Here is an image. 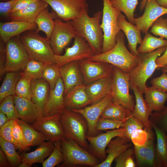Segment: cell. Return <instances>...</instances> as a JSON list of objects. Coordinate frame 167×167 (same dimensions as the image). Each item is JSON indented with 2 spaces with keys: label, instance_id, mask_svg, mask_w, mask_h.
<instances>
[{
  "label": "cell",
  "instance_id": "1",
  "mask_svg": "<svg viewBox=\"0 0 167 167\" xmlns=\"http://www.w3.org/2000/svg\"><path fill=\"white\" fill-rule=\"evenodd\" d=\"M88 11H84L77 18L71 20L77 35L84 38L89 44L95 55L101 53L103 34L101 27L102 12L99 11L92 17Z\"/></svg>",
  "mask_w": 167,
  "mask_h": 167
},
{
  "label": "cell",
  "instance_id": "2",
  "mask_svg": "<svg viewBox=\"0 0 167 167\" xmlns=\"http://www.w3.org/2000/svg\"><path fill=\"white\" fill-rule=\"evenodd\" d=\"M89 60L106 62L125 73H129L139 63V57L133 55L127 48L125 43L124 33L120 30L116 37V44L109 50L96 54Z\"/></svg>",
  "mask_w": 167,
  "mask_h": 167
},
{
  "label": "cell",
  "instance_id": "3",
  "mask_svg": "<svg viewBox=\"0 0 167 167\" xmlns=\"http://www.w3.org/2000/svg\"><path fill=\"white\" fill-rule=\"evenodd\" d=\"M167 47H162L151 52L139 54L138 64L129 73L131 89L136 88L144 94L147 86L146 84L147 80L158 69L156 59L163 54Z\"/></svg>",
  "mask_w": 167,
  "mask_h": 167
},
{
  "label": "cell",
  "instance_id": "4",
  "mask_svg": "<svg viewBox=\"0 0 167 167\" xmlns=\"http://www.w3.org/2000/svg\"><path fill=\"white\" fill-rule=\"evenodd\" d=\"M36 30H28L19 36L20 40L30 58L45 64H56V61L49 40L38 34Z\"/></svg>",
  "mask_w": 167,
  "mask_h": 167
},
{
  "label": "cell",
  "instance_id": "5",
  "mask_svg": "<svg viewBox=\"0 0 167 167\" xmlns=\"http://www.w3.org/2000/svg\"><path fill=\"white\" fill-rule=\"evenodd\" d=\"M60 120L66 137L87 149L88 147L86 133L88 126L84 117L79 113L64 108L60 114Z\"/></svg>",
  "mask_w": 167,
  "mask_h": 167
},
{
  "label": "cell",
  "instance_id": "6",
  "mask_svg": "<svg viewBox=\"0 0 167 167\" xmlns=\"http://www.w3.org/2000/svg\"><path fill=\"white\" fill-rule=\"evenodd\" d=\"M103 8L101 27L103 34L101 53L112 49L116 44V37L120 31L118 19L121 12L113 6L110 0H102Z\"/></svg>",
  "mask_w": 167,
  "mask_h": 167
},
{
  "label": "cell",
  "instance_id": "7",
  "mask_svg": "<svg viewBox=\"0 0 167 167\" xmlns=\"http://www.w3.org/2000/svg\"><path fill=\"white\" fill-rule=\"evenodd\" d=\"M61 148L64 156L61 166L80 165L95 167L100 163L95 156L72 139H66L61 141Z\"/></svg>",
  "mask_w": 167,
  "mask_h": 167
},
{
  "label": "cell",
  "instance_id": "8",
  "mask_svg": "<svg viewBox=\"0 0 167 167\" xmlns=\"http://www.w3.org/2000/svg\"><path fill=\"white\" fill-rule=\"evenodd\" d=\"M130 88L129 73L124 72L114 67L110 93L112 102L127 108L132 112L135 108V101L129 92Z\"/></svg>",
  "mask_w": 167,
  "mask_h": 167
},
{
  "label": "cell",
  "instance_id": "9",
  "mask_svg": "<svg viewBox=\"0 0 167 167\" xmlns=\"http://www.w3.org/2000/svg\"><path fill=\"white\" fill-rule=\"evenodd\" d=\"M6 44L5 73L23 71L30 58L19 36L11 38Z\"/></svg>",
  "mask_w": 167,
  "mask_h": 167
},
{
  "label": "cell",
  "instance_id": "10",
  "mask_svg": "<svg viewBox=\"0 0 167 167\" xmlns=\"http://www.w3.org/2000/svg\"><path fill=\"white\" fill-rule=\"evenodd\" d=\"M49 40L50 46L55 55H61L66 47L77 34L71 21H64L57 17Z\"/></svg>",
  "mask_w": 167,
  "mask_h": 167
},
{
  "label": "cell",
  "instance_id": "11",
  "mask_svg": "<svg viewBox=\"0 0 167 167\" xmlns=\"http://www.w3.org/2000/svg\"><path fill=\"white\" fill-rule=\"evenodd\" d=\"M52 8L58 17L64 21L72 20L88 11L87 0H43Z\"/></svg>",
  "mask_w": 167,
  "mask_h": 167
},
{
  "label": "cell",
  "instance_id": "12",
  "mask_svg": "<svg viewBox=\"0 0 167 167\" xmlns=\"http://www.w3.org/2000/svg\"><path fill=\"white\" fill-rule=\"evenodd\" d=\"M74 39L73 45L71 47L66 48L63 54H55L56 65L58 67L71 62L89 58L95 55L91 46L84 38L76 35Z\"/></svg>",
  "mask_w": 167,
  "mask_h": 167
},
{
  "label": "cell",
  "instance_id": "13",
  "mask_svg": "<svg viewBox=\"0 0 167 167\" xmlns=\"http://www.w3.org/2000/svg\"><path fill=\"white\" fill-rule=\"evenodd\" d=\"M60 114L43 116L30 125L44 134L47 140L54 142L64 140L67 138L60 120Z\"/></svg>",
  "mask_w": 167,
  "mask_h": 167
},
{
  "label": "cell",
  "instance_id": "14",
  "mask_svg": "<svg viewBox=\"0 0 167 167\" xmlns=\"http://www.w3.org/2000/svg\"><path fill=\"white\" fill-rule=\"evenodd\" d=\"M78 63L84 81L88 84L111 75L114 68L111 64L88 58L78 61Z\"/></svg>",
  "mask_w": 167,
  "mask_h": 167
},
{
  "label": "cell",
  "instance_id": "15",
  "mask_svg": "<svg viewBox=\"0 0 167 167\" xmlns=\"http://www.w3.org/2000/svg\"><path fill=\"white\" fill-rule=\"evenodd\" d=\"M112 102V97L111 94H109L91 105L72 110L81 115L86 120L88 126L87 135H95L97 132L96 130V123L105 109Z\"/></svg>",
  "mask_w": 167,
  "mask_h": 167
},
{
  "label": "cell",
  "instance_id": "16",
  "mask_svg": "<svg viewBox=\"0 0 167 167\" xmlns=\"http://www.w3.org/2000/svg\"><path fill=\"white\" fill-rule=\"evenodd\" d=\"M166 14H167V8L159 5L156 0H148L143 14L135 18V25L141 32L145 34L159 18Z\"/></svg>",
  "mask_w": 167,
  "mask_h": 167
},
{
  "label": "cell",
  "instance_id": "17",
  "mask_svg": "<svg viewBox=\"0 0 167 167\" xmlns=\"http://www.w3.org/2000/svg\"><path fill=\"white\" fill-rule=\"evenodd\" d=\"M124 131V128L120 127L108 131L97 136L87 135V139L89 143L90 149L93 155L104 160L106 157V148L108 144L115 137L122 136Z\"/></svg>",
  "mask_w": 167,
  "mask_h": 167
},
{
  "label": "cell",
  "instance_id": "18",
  "mask_svg": "<svg viewBox=\"0 0 167 167\" xmlns=\"http://www.w3.org/2000/svg\"><path fill=\"white\" fill-rule=\"evenodd\" d=\"M64 86L61 77L52 89H50L49 96L44 107L43 116L60 114L65 108Z\"/></svg>",
  "mask_w": 167,
  "mask_h": 167
},
{
  "label": "cell",
  "instance_id": "19",
  "mask_svg": "<svg viewBox=\"0 0 167 167\" xmlns=\"http://www.w3.org/2000/svg\"><path fill=\"white\" fill-rule=\"evenodd\" d=\"M126 17L121 12L120 13L118 19V26L127 38L130 52L134 55L138 56L139 54L137 50V45H140L143 41L141 31L135 25L127 21Z\"/></svg>",
  "mask_w": 167,
  "mask_h": 167
},
{
  "label": "cell",
  "instance_id": "20",
  "mask_svg": "<svg viewBox=\"0 0 167 167\" xmlns=\"http://www.w3.org/2000/svg\"><path fill=\"white\" fill-rule=\"evenodd\" d=\"M35 22L11 20L0 23V36L1 41L6 44L11 38L19 36L28 30H36Z\"/></svg>",
  "mask_w": 167,
  "mask_h": 167
},
{
  "label": "cell",
  "instance_id": "21",
  "mask_svg": "<svg viewBox=\"0 0 167 167\" xmlns=\"http://www.w3.org/2000/svg\"><path fill=\"white\" fill-rule=\"evenodd\" d=\"M134 149L136 166L156 167L155 145L153 138L149 139L143 144L134 145Z\"/></svg>",
  "mask_w": 167,
  "mask_h": 167
},
{
  "label": "cell",
  "instance_id": "22",
  "mask_svg": "<svg viewBox=\"0 0 167 167\" xmlns=\"http://www.w3.org/2000/svg\"><path fill=\"white\" fill-rule=\"evenodd\" d=\"M59 71L64 86V95L74 87L83 84L84 79L78 61L68 62L59 68Z\"/></svg>",
  "mask_w": 167,
  "mask_h": 167
},
{
  "label": "cell",
  "instance_id": "23",
  "mask_svg": "<svg viewBox=\"0 0 167 167\" xmlns=\"http://www.w3.org/2000/svg\"><path fill=\"white\" fill-rule=\"evenodd\" d=\"M64 99L65 108L71 110L83 108L92 103L84 84L71 89L65 94Z\"/></svg>",
  "mask_w": 167,
  "mask_h": 167
},
{
  "label": "cell",
  "instance_id": "24",
  "mask_svg": "<svg viewBox=\"0 0 167 167\" xmlns=\"http://www.w3.org/2000/svg\"><path fill=\"white\" fill-rule=\"evenodd\" d=\"M14 99L19 119L32 124L39 118L38 109L31 100L16 95Z\"/></svg>",
  "mask_w": 167,
  "mask_h": 167
},
{
  "label": "cell",
  "instance_id": "25",
  "mask_svg": "<svg viewBox=\"0 0 167 167\" xmlns=\"http://www.w3.org/2000/svg\"><path fill=\"white\" fill-rule=\"evenodd\" d=\"M131 141L122 136H118L113 139L107 146L105 152L108 155L106 158L95 167H111L113 161L119 155L131 146Z\"/></svg>",
  "mask_w": 167,
  "mask_h": 167
},
{
  "label": "cell",
  "instance_id": "26",
  "mask_svg": "<svg viewBox=\"0 0 167 167\" xmlns=\"http://www.w3.org/2000/svg\"><path fill=\"white\" fill-rule=\"evenodd\" d=\"M50 91L49 84L42 78L32 80L31 100L38 109L39 118L43 117V109L48 99Z\"/></svg>",
  "mask_w": 167,
  "mask_h": 167
},
{
  "label": "cell",
  "instance_id": "27",
  "mask_svg": "<svg viewBox=\"0 0 167 167\" xmlns=\"http://www.w3.org/2000/svg\"><path fill=\"white\" fill-rule=\"evenodd\" d=\"M112 76V75L86 85V91L92 103L99 101L108 95L110 94Z\"/></svg>",
  "mask_w": 167,
  "mask_h": 167
},
{
  "label": "cell",
  "instance_id": "28",
  "mask_svg": "<svg viewBox=\"0 0 167 167\" xmlns=\"http://www.w3.org/2000/svg\"><path fill=\"white\" fill-rule=\"evenodd\" d=\"M135 95V104L132 115L139 120L144 126V129L152 133V128L150 123L149 118L152 113L145 100L143 94L138 89L134 88L131 89Z\"/></svg>",
  "mask_w": 167,
  "mask_h": 167
},
{
  "label": "cell",
  "instance_id": "29",
  "mask_svg": "<svg viewBox=\"0 0 167 167\" xmlns=\"http://www.w3.org/2000/svg\"><path fill=\"white\" fill-rule=\"evenodd\" d=\"M48 5L44 0H39L22 10L11 13L8 17L11 20L34 22L40 12Z\"/></svg>",
  "mask_w": 167,
  "mask_h": 167
},
{
  "label": "cell",
  "instance_id": "30",
  "mask_svg": "<svg viewBox=\"0 0 167 167\" xmlns=\"http://www.w3.org/2000/svg\"><path fill=\"white\" fill-rule=\"evenodd\" d=\"M150 123L156 137L155 145L156 167H167V135L156 124L151 121Z\"/></svg>",
  "mask_w": 167,
  "mask_h": 167
},
{
  "label": "cell",
  "instance_id": "31",
  "mask_svg": "<svg viewBox=\"0 0 167 167\" xmlns=\"http://www.w3.org/2000/svg\"><path fill=\"white\" fill-rule=\"evenodd\" d=\"M54 147V142L50 140L44 142L35 150L23 153L21 156V162L31 165L38 163H42L45 159L50 155Z\"/></svg>",
  "mask_w": 167,
  "mask_h": 167
},
{
  "label": "cell",
  "instance_id": "32",
  "mask_svg": "<svg viewBox=\"0 0 167 167\" xmlns=\"http://www.w3.org/2000/svg\"><path fill=\"white\" fill-rule=\"evenodd\" d=\"M144 94L145 100L151 112L161 110L167 101V93L152 86H147Z\"/></svg>",
  "mask_w": 167,
  "mask_h": 167
},
{
  "label": "cell",
  "instance_id": "33",
  "mask_svg": "<svg viewBox=\"0 0 167 167\" xmlns=\"http://www.w3.org/2000/svg\"><path fill=\"white\" fill-rule=\"evenodd\" d=\"M57 17L54 11L50 12L47 8L43 10L34 21L37 26L36 32H44L46 35V38L49 40L55 25L54 19Z\"/></svg>",
  "mask_w": 167,
  "mask_h": 167
},
{
  "label": "cell",
  "instance_id": "34",
  "mask_svg": "<svg viewBox=\"0 0 167 167\" xmlns=\"http://www.w3.org/2000/svg\"><path fill=\"white\" fill-rule=\"evenodd\" d=\"M22 130L24 138L28 147L39 146L47 140L46 137L41 132L32 127L30 124L21 120H16Z\"/></svg>",
  "mask_w": 167,
  "mask_h": 167
},
{
  "label": "cell",
  "instance_id": "35",
  "mask_svg": "<svg viewBox=\"0 0 167 167\" xmlns=\"http://www.w3.org/2000/svg\"><path fill=\"white\" fill-rule=\"evenodd\" d=\"M132 116V112L129 109L112 102L105 109L101 117L124 122Z\"/></svg>",
  "mask_w": 167,
  "mask_h": 167
},
{
  "label": "cell",
  "instance_id": "36",
  "mask_svg": "<svg viewBox=\"0 0 167 167\" xmlns=\"http://www.w3.org/2000/svg\"><path fill=\"white\" fill-rule=\"evenodd\" d=\"M20 76L19 71L6 72L0 88V102L6 97L15 95L16 85Z\"/></svg>",
  "mask_w": 167,
  "mask_h": 167
},
{
  "label": "cell",
  "instance_id": "37",
  "mask_svg": "<svg viewBox=\"0 0 167 167\" xmlns=\"http://www.w3.org/2000/svg\"><path fill=\"white\" fill-rule=\"evenodd\" d=\"M165 46H167V40L154 36L148 32L145 34L142 42L137 49V50L139 54L147 53Z\"/></svg>",
  "mask_w": 167,
  "mask_h": 167
},
{
  "label": "cell",
  "instance_id": "38",
  "mask_svg": "<svg viewBox=\"0 0 167 167\" xmlns=\"http://www.w3.org/2000/svg\"><path fill=\"white\" fill-rule=\"evenodd\" d=\"M114 7L123 13L128 21L135 25L134 12L138 3V0H110Z\"/></svg>",
  "mask_w": 167,
  "mask_h": 167
},
{
  "label": "cell",
  "instance_id": "39",
  "mask_svg": "<svg viewBox=\"0 0 167 167\" xmlns=\"http://www.w3.org/2000/svg\"><path fill=\"white\" fill-rule=\"evenodd\" d=\"M0 146L11 166L18 167L21 162V158L15 150V145L0 137Z\"/></svg>",
  "mask_w": 167,
  "mask_h": 167
},
{
  "label": "cell",
  "instance_id": "40",
  "mask_svg": "<svg viewBox=\"0 0 167 167\" xmlns=\"http://www.w3.org/2000/svg\"><path fill=\"white\" fill-rule=\"evenodd\" d=\"M32 79L23 72L18 81L15 89V94L17 96L31 100Z\"/></svg>",
  "mask_w": 167,
  "mask_h": 167
},
{
  "label": "cell",
  "instance_id": "41",
  "mask_svg": "<svg viewBox=\"0 0 167 167\" xmlns=\"http://www.w3.org/2000/svg\"><path fill=\"white\" fill-rule=\"evenodd\" d=\"M46 64L42 62L30 59L23 72L32 80L41 78Z\"/></svg>",
  "mask_w": 167,
  "mask_h": 167
},
{
  "label": "cell",
  "instance_id": "42",
  "mask_svg": "<svg viewBox=\"0 0 167 167\" xmlns=\"http://www.w3.org/2000/svg\"><path fill=\"white\" fill-rule=\"evenodd\" d=\"M60 77L59 68L56 64L45 65L42 72V78L49 84L50 89L54 88Z\"/></svg>",
  "mask_w": 167,
  "mask_h": 167
},
{
  "label": "cell",
  "instance_id": "43",
  "mask_svg": "<svg viewBox=\"0 0 167 167\" xmlns=\"http://www.w3.org/2000/svg\"><path fill=\"white\" fill-rule=\"evenodd\" d=\"M54 149L49 156L42 163L43 167H54L62 162L64 156L61 148V141L54 142Z\"/></svg>",
  "mask_w": 167,
  "mask_h": 167
},
{
  "label": "cell",
  "instance_id": "44",
  "mask_svg": "<svg viewBox=\"0 0 167 167\" xmlns=\"http://www.w3.org/2000/svg\"><path fill=\"white\" fill-rule=\"evenodd\" d=\"M0 111L6 116L9 120L19 119L15 105L14 96L6 97L0 102Z\"/></svg>",
  "mask_w": 167,
  "mask_h": 167
},
{
  "label": "cell",
  "instance_id": "45",
  "mask_svg": "<svg viewBox=\"0 0 167 167\" xmlns=\"http://www.w3.org/2000/svg\"><path fill=\"white\" fill-rule=\"evenodd\" d=\"M121 127L125 129L122 137L131 141L132 133L136 130L144 128V126L141 121L132 115L122 123Z\"/></svg>",
  "mask_w": 167,
  "mask_h": 167
},
{
  "label": "cell",
  "instance_id": "46",
  "mask_svg": "<svg viewBox=\"0 0 167 167\" xmlns=\"http://www.w3.org/2000/svg\"><path fill=\"white\" fill-rule=\"evenodd\" d=\"M134 153V149L131 147L128 148L115 159L116 167H135V163L132 156Z\"/></svg>",
  "mask_w": 167,
  "mask_h": 167
},
{
  "label": "cell",
  "instance_id": "47",
  "mask_svg": "<svg viewBox=\"0 0 167 167\" xmlns=\"http://www.w3.org/2000/svg\"><path fill=\"white\" fill-rule=\"evenodd\" d=\"M149 120L163 130L167 135V106H165L160 111L152 112Z\"/></svg>",
  "mask_w": 167,
  "mask_h": 167
},
{
  "label": "cell",
  "instance_id": "48",
  "mask_svg": "<svg viewBox=\"0 0 167 167\" xmlns=\"http://www.w3.org/2000/svg\"><path fill=\"white\" fill-rule=\"evenodd\" d=\"M13 138L16 144V148L23 151L28 147L26 143L22 129L17 120H15L12 129Z\"/></svg>",
  "mask_w": 167,
  "mask_h": 167
},
{
  "label": "cell",
  "instance_id": "49",
  "mask_svg": "<svg viewBox=\"0 0 167 167\" xmlns=\"http://www.w3.org/2000/svg\"><path fill=\"white\" fill-rule=\"evenodd\" d=\"M150 32L167 40V19L159 18L152 26Z\"/></svg>",
  "mask_w": 167,
  "mask_h": 167
},
{
  "label": "cell",
  "instance_id": "50",
  "mask_svg": "<svg viewBox=\"0 0 167 167\" xmlns=\"http://www.w3.org/2000/svg\"><path fill=\"white\" fill-rule=\"evenodd\" d=\"M123 122L101 117L96 126V130L98 131L114 130L121 127Z\"/></svg>",
  "mask_w": 167,
  "mask_h": 167
},
{
  "label": "cell",
  "instance_id": "51",
  "mask_svg": "<svg viewBox=\"0 0 167 167\" xmlns=\"http://www.w3.org/2000/svg\"><path fill=\"white\" fill-rule=\"evenodd\" d=\"M152 138H153V134L143 128L135 131L131 135V140L134 145H141Z\"/></svg>",
  "mask_w": 167,
  "mask_h": 167
},
{
  "label": "cell",
  "instance_id": "52",
  "mask_svg": "<svg viewBox=\"0 0 167 167\" xmlns=\"http://www.w3.org/2000/svg\"><path fill=\"white\" fill-rule=\"evenodd\" d=\"M15 120L9 121L0 128V137L5 140L14 144L16 148V144L12 138L11 132Z\"/></svg>",
  "mask_w": 167,
  "mask_h": 167
},
{
  "label": "cell",
  "instance_id": "53",
  "mask_svg": "<svg viewBox=\"0 0 167 167\" xmlns=\"http://www.w3.org/2000/svg\"><path fill=\"white\" fill-rule=\"evenodd\" d=\"M152 86L167 93V74L163 72L160 76L153 78L151 81Z\"/></svg>",
  "mask_w": 167,
  "mask_h": 167
},
{
  "label": "cell",
  "instance_id": "54",
  "mask_svg": "<svg viewBox=\"0 0 167 167\" xmlns=\"http://www.w3.org/2000/svg\"><path fill=\"white\" fill-rule=\"evenodd\" d=\"M19 0H9L0 2V13L2 16L9 17L15 4Z\"/></svg>",
  "mask_w": 167,
  "mask_h": 167
},
{
  "label": "cell",
  "instance_id": "55",
  "mask_svg": "<svg viewBox=\"0 0 167 167\" xmlns=\"http://www.w3.org/2000/svg\"><path fill=\"white\" fill-rule=\"evenodd\" d=\"M38 0H19L12 8L11 13L22 10Z\"/></svg>",
  "mask_w": 167,
  "mask_h": 167
},
{
  "label": "cell",
  "instance_id": "56",
  "mask_svg": "<svg viewBox=\"0 0 167 167\" xmlns=\"http://www.w3.org/2000/svg\"><path fill=\"white\" fill-rule=\"evenodd\" d=\"M156 62L158 66L157 69L167 65V47L163 54L157 58Z\"/></svg>",
  "mask_w": 167,
  "mask_h": 167
},
{
  "label": "cell",
  "instance_id": "57",
  "mask_svg": "<svg viewBox=\"0 0 167 167\" xmlns=\"http://www.w3.org/2000/svg\"><path fill=\"white\" fill-rule=\"evenodd\" d=\"M0 167H11L6 156L1 148H0Z\"/></svg>",
  "mask_w": 167,
  "mask_h": 167
},
{
  "label": "cell",
  "instance_id": "58",
  "mask_svg": "<svg viewBox=\"0 0 167 167\" xmlns=\"http://www.w3.org/2000/svg\"><path fill=\"white\" fill-rule=\"evenodd\" d=\"M9 121L6 116L2 112L0 111V128Z\"/></svg>",
  "mask_w": 167,
  "mask_h": 167
},
{
  "label": "cell",
  "instance_id": "59",
  "mask_svg": "<svg viewBox=\"0 0 167 167\" xmlns=\"http://www.w3.org/2000/svg\"><path fill=\"white\" fill-rule=\"evenodd\" d=\"M160 6L167 8V0H156Z\"/></svg>",
  "mask_w": 167,
  "mask_h": 167
},
{
  "label": "cell",
  "instance_id": "60",
  "mask_svg": "<svg viewBox=\"0 0 167 167\" xmlns=\"http://www.w3.org/2000/svg\"><path fill=\"white\" fill-rule=\"evenodd\" d=\"M148 0H142L140 3V9L141 11H142L144 8L146 2Z\"/></svg>",
  "mask_w": 167,
  "mask_h": 167
},
{
  "label": "cell",
  "instance_id": "61",
  "mask_svg": "<svg viewBox=\"0 0 167 167\" xmlns=\"http://www.w3.org/2000/svg\"><path fill=\"white\" fill-rule=\"evenodd\" d=\"M32 165L28 163L21 162L18 166L19 167H30L32 166Z\"/></svg>",
  "mask_w": 167,
  "mask_h": 167
},
{
  "label": "cell",
  "instance_id": "62",
  "mask_svg": "<svg viewBox=\"0 0 167 167\" xmlns=\"http://www.w3.org/2000/svg\"><path fill=\"white\" fill-rule=\"evenodd\" d=\"M161 69L163 72H164L167 74V65L162 67Z\"/></svg>",
  "mask_w": 167,
  "mask_h": 167
},
{
  "label": "cell",
  "instance_id": "63",
  "mask_svg": "<svg viewBox=\"0 0 167 167\" xmlns=\"http://www.w3.org/2000/svg\"><path fill=\"white\" fill-rule=\"evenodd\" d=\"M1 0L2 1H7L9 0Z\"/></svg>",
  "mask_w": 167,
  "mask_h": 167
}]
</instances>
